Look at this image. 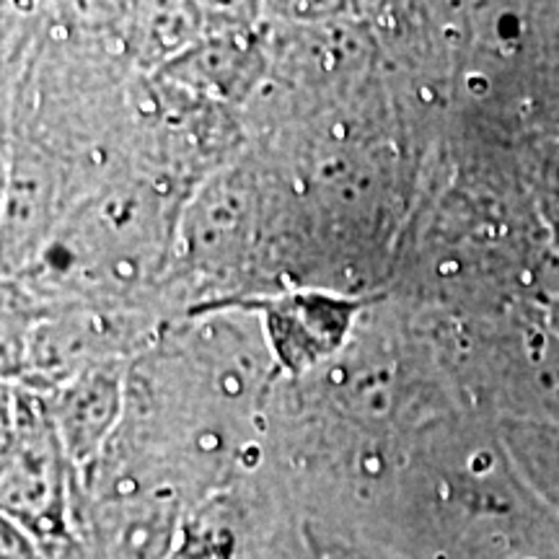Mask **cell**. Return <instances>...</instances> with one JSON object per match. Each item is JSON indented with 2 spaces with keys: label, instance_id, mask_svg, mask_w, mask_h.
<instances>
[{
  "label": "cell",
  "instance_id": "7a4b0ae2",
  "mask_svg": "<svg viewBox=\"0 0 559 559\" xmlns=\"http://www.w3.org/2000/svg\"><path fill=\"white\" fill-rule=\"evenodd\" d=\"M270 313V332L285 366L300 368L324 355L337 342L347 311L340 304L319 298L280 300Z\"/></svg>",
  "mask_w": 559,
  "mask_h": 559
},
{
  "label": "cell",
  "instance_id": "277c9868",
  "mask_svg": "<svg viewBox=\"0 0 559 559\" xmlns=\"http://www.w3.org/2000/svg\"><path fill=\"white\" fill-rule=\"evenodd\" d=\"M536 187H539L544 218H547L551 234H555V239L559 241V143L549 145V148L542 153Z\"/></svg>",
  "mask_w": 559,
  "mask_h": 559
},
{
  "label": "cell",
  "instance_id": "8992f818",
  "mask_svg": "<svg viewBox=\"0 0 559 559\" xmlns=\"http://www.w3.org/2000/svg\"><path fill=\"white\" fill-rule=\"evenodd\" d=\"M551 321H555V326L559 330V300L555 304V309H551Z\"/></svg>",
  "mask_w": 559,
  "mask_h": 559
},
{
  "label": "cell",
  "instance_id": "3957f363",
  "mask_svg": "<svg viewBox=\"0 0 559 559\" xmlns=\"http://www.w3.org/2000/svg\"><path fill=\"white\" fill-rule=\"evenodd\" d=\"M117 407V386L109 376L94 373L73 383L60 402V425L73 456L86 459L107 436Z\"/></svg>",
  "mask_w": 559,
  "mask_h": 559
},
{
  "label": "cell",
  "instance_id": "5b68a950",
  "mask_svg": "<svg viewBox=\"0 0 559 559\" xmlns=\"http://www.w3.org/2000/svg\"><path fill=\"white\" fill-rule=\"evenodd\" d=\"M5 443H9V436H5V430H3V415H0V459H3Z\"/></svg>",
  "mask_w": 559,
  "mask_h": 559
},
{
  "label": "cell",
  "instance_id": "6da1fadb",
  "mask_svg": "<svg viewBox=\"0 0 559 559\" xmlns=\"http://www.w3.org/2000/svg\"><path fill=\"white\" fill-rule=\"evenodd\" d=\"M0 498L13 510L47 513L58 498V451L41 412L21 409L0 459Z\"/></svg>",
  "mask_w": 559,
  "mask_h": 559
}]
</instances>
